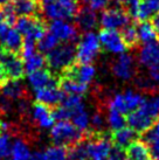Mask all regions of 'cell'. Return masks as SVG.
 <instances>
[{"label":"cell","instance_id":"obj_27","mask_svg":"<svg viewBox=\"0 0 159 160\" xmlns=\"http://www.w3.org/2000/svg\"><path fill=\"white\" fill-rule=\"evenodd\" d=\"M25 71L27 74L33 72V71L44 69L47 66V61H46V56H44L41 53H34L32 56L25 60Z\"/></svg>","mask_w":159,"mask_h":160},{"label":"cell","instance_id":"obj_4","mask_svg":"<svg viewBox=\"0 0 159 160\" xmlns=\"http://www.w3.org/2000/svg\"><path fill=\"white\" fill-rule=\"evenodd\" d=\"M145 97L141 92H135L132 90H126L123 93H116L105 103V108L117 110L123 115H129L141 107Z\"/></svg>","mask_w":159,"mask_h":160},{"label":"cell","instance_id":"obj_24","mask_svg":"<svg viewBox=\"0 0 159 160\" xmlns=\"http://www.w3.org/2000/svg\"><path fill=\"white\" fill-rule=\"evenodd\" d=\"M11 156H12V160H29L31 151H29L28 140L26 138L20 137V136L15 138V140L12 142Z\"/></svg>","mask_w":159,"mask_h":160},{"label":"cell","instance_id":"obj_16","mask_svg":"<svg viewBox=\"0 0 159 160\" xmlns=\"http://www.w3.org/2000/svg\"><path fill=\"white\" fill-rule=\"evenodd\" d=\"M0 95L8 98L13 102L20 101V99H27L31 98L29 90L26 84H23L21 80L18 81H7L0 89Z\"/></svg>","mask_w":159,"mask_h":160},{"label":"cell","instance_id":"obj_30","mask_svg":"<svg viewBox=\"0 0 159 160\" xmlns=\"http://www.w3.org/2000/svg\"><path fill=\"white\" fill-rule=\"evenodd\" d=\"M46 160H68L67 157V148L62 146H49L46 152Z\"/></svg>","mask_w":159,"mask_h":160},{"label":"cell","instance_id":"obj_34","mask_svg":"<svg viewBox=\"0 0 159 160\" xmlns=\"http://www.w3.org/2000/svg\"><path fill=\"white\" fill-rule=\"evenodd\" d=\"M105 160H125V150L114 146L111 154Z\"/></svg>","mask_w":159,"mask_h":160},{"label":"cell","instance_id":"obj_37","mask_svg":"<svg viewBox=\"0 0 159 160\" xmlns=\"http://www.w3.org/2000/svg\"><path fill=\"white\" fill-rule=\"evenodd\" d=\"M151 23L153 25V28H155L156 33H157V38H158L159 40V12L152 17V22Z\"/></svg>","mask_w":159,"mask_h":160},{"label":"cell","instance_id":"obj_7","mask_svg":"<svg viewBox=\"0 0 159 160\" xmlns=\"http://www.w3.org/2000/svg\"><path fill=\"white\" fill-rule=\"evenodd\" d=\"M130 15H129L124 9L119 7L114 8H105L101 14L100 19V25L103 29H123L125 26L130 23Z\"/></svg>","mask_w":159,"mask_h":160},{"label":"cell","instance_id":"obj_12","mask_svg":"<svg viewBox=\"0 0 159 160\" xmlns=\"http://www.w3.org/2000/svg\"><path fill=\"white\" fill-rule=\"evenodd\" d=\"M60 75H64L82 84L89 85L96 75V69L90 63H74L71 67L61 72Z\"/></svg>","mask_w":159,"mask_h":160},{"label":"cell","instance_id":"obj_43","mask_svg":"<svg viewBox=\"0 0 159 160\" xmlns=\"http://www.w3.org/2000/svg\"><path fill=\"white\" fill-rule=\"evenodd\" d=\"M0 160H1V159H0Z\"/></svg>","mask_w":159,"mask_h":160},{"label":"cell","instance_id":"obj_22","mask_svg":"<svg viewBox=\"0 0 159 160\" xmlns=\"http://www.w3.org/2000/svg\"><path fill=\"white\" fill-rule=\"evenodd\" d=\"M125 160H152V157L145 142L136 139L125 148Z\"/></svg>","mask_w":159,"mask_h":160},{"label":"cell","instance_id":"obj_5","mask_svg":"<svg viewBox=\"0 0 159 160\" xmlns=\"http://www.w3.org/2000/svg\"><path fill=\"white\" fill-rule=\"evenodd\" d=\"M41 13L53 20H69L75 18L81 5H68L54 0H40Z\"/></svg>","mask_w":159,"mask_h":160},{"label":"cell","instance_id":"obj_41","mask_svg":"<svg viewBox=\"0 0 159 160\" xmlns=\"http://www.w3.org/2000/svg\"><path fill=\"white\" fill-rule=\"evenodd\" d=\"M0 22H3V13H1V8H0Z\"/></svg>","mask_w":159,"mask_h":160},{"label":"cell","instance_id":"obj_9","mask_svg":"<svg viewBox=\"0 0 159 160\" xmlns=\"http://www.w3.org/2000/svg\"><path fill=\"white\" fill-rule=\"evenodd\" d=\"M111 71L115 77L123 81H129L133 78L137 74V67L132 55L121 54L117 60L111 64Z\"/></svg>","mask_w":159,"mask_h":160},{"label":"cell","instance_id":"obj_13","mask_svg":"<svg viewBox=\"0 0 159 160\" xmlns=\"http://www.w3.org/2000/svg\"><path fill=\"white\" fill-rule=\"evenodd\" d=\"M48 31L54 34L60 41L74 43L79 39L80 31L75 25L67 22L64 20H53L49 23Z\"/></svg>","mask_w":159,"mask_h":160},{"label":"cell","instance_id":"obj_36","mask_svg":"<svg viewBox=\"0 0 159 160\" xmlns=\"http://www.w3.org/2000/svg\"><path fill=\"white\" fill-rule=\"evenodd\" d=\"M29 160H46V154L42 151H35L31 153Z\"/></svg>","mask_w":159,"mask_h":160},{"label":"cell","instance_id":"obj_14","mask_svg":"<svg viewBox=\"0 0 159 160\" xmlns=\"http://www.w3.org/2000/svg\"><path fill=\"white\" fill-rule=\"evenodd\" d=\"M28 82L29 85L34 89V91H38L40 89H44L46 87L50 85H59V77L58 75L53 74L49 69H40V70L33 71L28 74Z\"/></svg>","mask_w":159,"mask_h":160},{"label":"cell","instance_id":"obj_19","mask_svg":"<svg viewBox=\"0 0 159 160\" xmlns=\"http://www.w3.org/2000/svg\"><path fill=\"white\" fill-rule=\"evenodd\" d=\"M137 132L130 126H124L122 129L112 131L110 133V138L114 146L125 150L131 142L137 139Z\"/></svg>","mask_w":159,"mask_h":160},{"label":"cell","instance_id":"obj_25","mask_svg":"<svg viewBox=\"0 0 159 160\" xmlns=\"http://www.w3.org/2000/svg\"><path fill=\"white\" fill-rule=\"evenodd\" d=\"M136 28H137L139 41L143 42L144 45H145V43H149V42H153V41L158 40L157 33H156L155 28H153V25L151 22H149V21L138 22Z\"/></svg>","mask_w":159,"mask_h":160},{"label":"cell","instance_id":"obj_26","mask_svg":"<svg viewBox=\"0 0 159 160\" xmlns=\"http://www.w3.org/2000/svg\"><path fill=\"white\" fill-rule=\"evenodd\" d=\"M121 34H122V38H123L124 40V43L126 45V48L128 49L137 48L141 41H139V38H138L137 28L133 26V25L129 23L128 26H125Z\"/></svg>","mask_w":159,"mask_h":160},{"label":"cell","instance_id":"obj_6","mask_svg":"<svg viewBox=\"0 0 159 160\" xmlns=\"http://www.w3.org/2000/svg\"><path fill=\"white\" fill-rule=\"evenodd\" d=\"M101 43L98 36L94 32L85 33L76 46V58L79 63H90L98 56Z\"/></svg>","mask_w":159,"mask_h":160},{"label":"cell","instance_id":"obj_42","mask_svg":"<svg viewBox=\"0 0 159 160\" xmlns=\"http://www.w3.org/2000/svg\"><path fill=\"white\" fill-rule=\"evenodd\" d=\"M80 1H81V0H80Z\"/></svg>","mask_w":159,"mask_h":160},{"label":"cell","instance_id":"obj_40","mask_svg":"<svg viewBox=\"0 0 159 160\" xmlns=\"http://www.w3.org/2000/svg\"><path fill=\"white\" fill-rule=\"evenodd\" d=\"M11 1H12V0H0V5L4 6V5L8 4V2H11Z\"/></svg>","mask_w":159,"mask_h":160},{"label":"cell","instance_id":"obj_35","mask_svg":"<svg viewBox=\"0 0 159 160\" xmlns=\"http://www.w3.org/2000/svg\"><path fill=\"white\" fill-rule=\"evenodd\" d=\"M147 72H149V77L151 78V81L159 83V62L147 68Z\"/></svg>","mask_w":159,"mask_h":160},{"label":"cell","instance_id":"obj_28","mask_svg":"<svg viewBox=\"0 0 159 160\" xmlns=\"http://www.w3.org/2000/svg\"><path fill=\"white\" fill-rule=\"evenodd\" d=\"M108 125L110 126V129L112 131H116V130H119L124 128L126 125V117L125 115L121 113L117 110H114V109H108Z\"/></svg>","mask_w":159,"mask_h":160},{"label":"cell","instance_id":"obj_11","mask_svg":"<svg viewBox=\"0 0 159 160\" xmlns=\"http://www.w3.org/2000/svg\"><path fill=\"white\" fill-rule=\"evenodd\" d=\"M100 43L104 50L112 54H123L126 50L122 34L115 29H102L98 34Z\"/></svg>","mask_w":159,"mask_h":160},{"label":"cell","instance_id":"obj_32","mask_svg":"<svg viewBox=\"0 0 159 160\" xmlns=\"http://www.w3.org/2000/svg\"><path fill=\"white\" fill-rule=\"evenodd\" d=\"M35 49H36V41L34 39H32V38L25 36L23 42H22V50H21L23 60H26L29 56H32L33 54L35 53Z\"/></svg>","mask_w":159,"mask_h":160},{"label":"cell","instance_id":"obj_8","mask_svg":"<svg viewBox=\"0 0 159 160\" xmlns=\"http://www.w3.org/2000/svg\"><path fill=\"white\" fill-rule=\"evenodd\" d=\"M53 109L44 105L42 103L35 101L32 103L31 113L28 123L33 128H40V129H48L54 125Z\"/></svg>","mask_w":159,"mask_h":160},{"label":"cell","instance_id":"obj_1","mask_svg":"<svg viewBox=\"0 0 159 160\" xmlns=\"http://www.w3.org/2000/svg\"><path fill=\"white\" fill-rule=\"evenodd\" d=\"M76 46L71 42L59 45L46 55V61L49 70L55 75H60L75 63Z\"/></svg>","mask_w":159,"mask_h":160},{"label":"cell","instance_id":"obj_29","mask_svg":"<svg viewBox=\"0 0 159 160\" xmlns=\"http://www.w3.org/2000/svg\"><path fill=\"white\" fill-rule=\"evenodd\" d=\"M59 45H60V40L49 31H47V33L39 40L38 48L41 53H49Z\"/></svg>","mask_w":159,"mask_h":160},{"label":"cell","instance_id":"obj_15","mask_svg":"<svg viewBox=\"0 0 159 160\" xmlns=\"http://www.w3.org/2000/svg\"><path fill=\"white\" fill-rule=\"evenodd\" d=\"M64 96L66 93L59 88V85H50L35 91L36 101L52 109L59 107L63 101Z\"/></svg>","mask_w":159,"mask_h":160},{"label":"cell","instance_id":"obj_38","mask_svg":"<svg viewBox=\"0 0 159 160\" xmlns=\"http://www.w3.org/2000/svg\"><path fill=\"white\" fill-rule=\"evenodd\" d=\"M54 1H59V2H63V4L68 5H81L80 0H54Z\"/></svg>","mask_w":159,"mask_h":160},{"label":"cell","instance_id":"obj_21","mask_svg":"<svg viewBox=\"0 0 159 160\" xmlns=\"http://www.w3.org/2000/svg\"><path fill=\"white\" fill-rule=\"evenodd\" d=\"M141 134V140L149 147L152 160H159V119Z\"/></svg>","mask_w":159,"mask_h":160},{"label":"cell","instance_id":"obj_2","mask_svg":"<svg viewBox=\"0 0 159 160\" xmlns=\"http://www.w3.org/2000/svg\"><path fill=\"white\" fill-rule=\"evenodd\" d=\"M49 137L54 145L67 148L82 142L85 138V132L77 129L75 125L68 120H60L52 126Z\"/></svg>","mask_w":159,"mask_h":160},{"label":"cell","instance_id":"obj_33","mask_svg":"<svg viewBox=\"0 0 159 160\" xmlns=\"http://www.w3.org/2000/svg\"><path fill=\"white\" fill-rule=\"evenodd\" d=\"M89 4V7L94 11H101L105 9L108 5L111 2V0H87Z\"/></svg>","mask_w":159,"mask_h":160},{"label":"cell","instance_id":"obj_31","mask_svg":"<svg viewBox=\"0 0 159 160\" xmlns=\"http://www.w3.org/2000/svg\"><path fill=\"white\" fill-rule=\"evenodd\" d=\"M11 134L8 132H3L0 134V159L5 160L11 156V148H12V142H11Z\"/></svg>","mask_w":159,"mask_h":160},{"label":"cell","instance_id":"obj_18","mask_svg":"<svg viewBox=\"0 0 159 160\" xmlns=\"http://www.w3.org/2000/svg\"><path fill=\"white\" fill-rule=\"evenodd\" d=\"M138 62L143 67L149 68L159 62V42L153 41L145 43L139 50L138 54Z\"/></svg>","mask_w":159,"mask_h":160},{"label":"cell","instance_id":"obj_39","mask_svg":"<svg viewBox=\"0 0 159 160\" xmlns=\"http://www.w3.org/2000/svg\"><path fill=\"white\" fill-rule=\"evenodd\" d=\"M5 132V123L1 120V116H0V134Z\"/></svg>","mask_w":159,"mask_h":160},{"label":"cell","instance_id":"obj_20","mask_svg":"<svg viewBox=\"0 0 159 160\" xmlns=\"http://www.w3.org/2000/svg\"><path fill=\"white\" fill-rule=\"evenodd\" d=\"M11 6L14 13L19 17L25 15H39L41 13L40 0H12Z\"/></svg>","mask_w":159,"mask_h":160},{"label":"cell","instance_id":"obj_17","mask_svg":"<svg viewBox=\"0 0 159 160\" xmlns=\"http://www.w3.org/2000/svg\"><path fill=\"white\" fill-rule=\"evenodd\" d=\"M74 20H75V26L77 27V29L85 33L91 32L94 28H96L98 23L97 15L95 13V11L85 6H81Z\"/></svg>","mask_w":159,"mask_h":160},{"label":"cell","instance_id":"obj_10","mask_svg":"<svg viewBox=\"0 0 159 160\" xmlns=\"http://www.w3.org/2000/svg\"><path fill=\"white\" fill-rule=\"evenodd\" d=\"M22 35L15 28L0 22V47L11 50L15 54H20L22 50Z\"/></svg>","mask_w":159,"mask_h":160},{"label":"cell","instance_id":"obj_3","mask_svg":"<svg viewBox=\"0 0 159 160\" xmlns=\"http://www.w3.org/2000/svg\"><path fill=\"white\" fill-rule=\"evenodd\" d=\"M0 69L7 81H18L25 77V64L19 54L0 47Z\"/></svg>","mask_w":159,"mask_h":160},{"label":"cell","instance_id":"obj_23","mask_svg":"<svg viewBox=\"0 0 159 160\" xmlns=\"http://www.w3.org/2000/svg\"><path fill=\"white\" fill-rule=\"evenodd\" d=\"M59 88L66 95H75V96H83L88 91L89 85L82 84L77 81L64 75H59Z\"/></svg>","mask_w":159,"mask_h":160}]
</instances>
